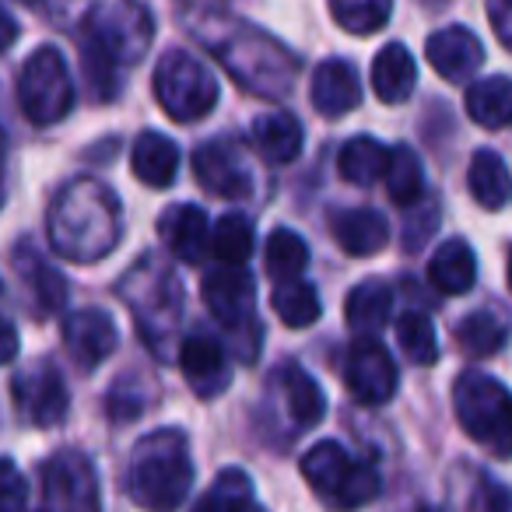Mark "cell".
I'll return each instance as SVG.
<instances>
[{
  "instance_id": "43",
  "label": "cell",
  "mask_w": 512,
  "mask_h": 512,
  "mask_svg": "<svg viewBox=\"0 0 512 512\" xmlns=\"http://www.w3.org/2000/svg\"><path fill=\"white\" fill-rule=\"evenodd\" d=\"M509 288H512V249H509Z\"/></svg>"
},
{
  "instance_id": "27",
  "label": "cell",
  "mask_w": 512,
  "mask_h": 512,
  "mask_svg": "<svg viewBox=\"0 0 512 512\" xmlns=\"http://www.w3.org/2000/svg\"><path fill=\"white\" fill-rule=\"evenodd\" d=\"M390 309H393V295L383 281H362V285L351 288L348 302H344V316H348V327L351 334H379L390 320Z\"/></svg>"
},
{
  "instance_id": "33",
  "label": "cell",
  "mask_w": 512,
  "mask_h": 512,
  "mask_svg": "<svg viewBox=\"0 0 512 512\" xmlns=\"http://www.w3.org/2000/svg\"><path fill=\"white\" fill-rule=\"evenodd\" d=\"M264 260H267V274H271L278 285L281 281H295L309 264V246L292 228H278V232L267 239Z\"/></svg>"
},
{
  "instance_id": "32",
  "label": "cell",
  "mask_w": 512,
  "mask_h": 512,
  "mask_svg": "<svg viewBox=\"0 0 512 512\" xmlns=\"http://www.w3.org/2000/svg\"><path fill=\"white\" fill-rule=\"evenodd\" d=\"M271 309L288 323L292 330H302V327H313L320 320L323 306H320V292L306 281H281L278 292L271 295Z\"/></svg>"
},
{
  "instance_id": "17",
  "label": "cell",
  "mask_w": 512,
  "mask_h": 512,
  "mask_svg": "<svg viewBox=\"0 0 512 512\" xmlns=\"http://www.w3.org/2000/svg\"><path fill=\"white\" fill-rule=\"evenodd\" d=\"M158 235H162L165 249L183 264H200L204 253L211 249V228H207V214L197 204H176L165 207L158 218Z\"/></svg>"
},
{
  "instance_id": "29",
  "label": "cell",
  "mask_w": 512,
  "mask_h": 512,
  "mask_svg": "<svg viewBox=\"0 0 512 512\" xmlns=\"http://www.w3.org/2000/svg\"><path fill=\"white\" fill-rule=\"evenodd\" d=\"M456 341L467 355H477V358H488L509 341V320H505L498 309H474L460 320L456 327Z\"/></svg>"
},
{
  "instance_id": "24",
  "label": "cell",
  "mask_w": 512,
  "mask_h": 512,
  "mask_svg": "<svg viewBox=\"0 0 512 512\" xmlns=\"http://www.w3.org/2000/svg\"><path fill=\"white\" fill-rule=\"evenodd\" d=\"M278 383H281V393H285V404H288V414L299 428H313L323 421V411H327V400H323V390L313 376H309L302 365L295 362H285L278 369Z\"/></svg>"
},
{
  "instance_id": "41",
  "label": "cell",
  "mask_w": 512,
  "mask_h": 512,
  "mask_svg": "<svg viewBox=\"0 0 512 512\" xmlns=\"http://www.w3.org/2000/svg\"><path fill=\"white\" fill-rule=\"evenodd\" d=\"M18 355V330L15 323L0 320V365H8Z\"/></svg>"
},
{
  "instance_id": "30",
  "label": "cell",
  "mask_w": 512,
  "mask_h": 512,
  "mask_svg": "<svg viewBox=\"0 0 512 512\" xmlns=\"http://www.w3.org/2000/svg\"><path fill=\"white\" fill-rule=\"evenodd\" d=\"M15 267H18L22 281L29 285V292L36 295L39 306H43L46 313H53V309L64 306V299H67V281H64V274H60L57 267L46 264V260L36 253V249H29V246L18 249V253H15Z\"/></svg>"
},
{
  "instance_id": "1",
  "label": "cell",
  "mask_w": 512,
  "mask_h": 512,
  "mask_svg": "<svg viewBox=\"0 0 512 512\" xmlns=\"http://www.w3.org/2000/svg\"><path fill=\"white\" fill-rule=\"evenodd\" d=\"M46 225L64 260L92 264L120 242V200L99 179H74L57 193Z\"/></svg>"
},
{
  "instance_id": "38",
  "label": "cell",
  "mask_w": 512,
  "mask_h": 512,
  "mask_svg": "<svg viewBox=\"0 0 512 512\" xmlns=\"http://www.w3.org/2000/svg\"><path fill=\"white\" fill-rule=\"evenodd\" d=\"M29 505V481L15 467V460L0 456V512H25Z\"/></svg>"
},
{
  "instance_id": "10",
  "label": "cell",
  "mask_w": 512,
  "mask_h": 512,
  "mask_svg": "<svg viewBox=\"0 0 512 512\" xmlns=\"http://www.w3.org/2000/svg\"><path fill=\"white\" fill-rule=\"evenodd\" d=\"M11 393H15L18 414L25 421L39 428H50L57 421L67 418V383L60 376V369L46 358L32 362L29 369H22L11 383Z\"/></svg>"
},
{
  "instance_id": "45",
  "label": "cell",
  "mask_w": 512,
  "mask_h": 512,
  "mask_svg": "<svg viewBox=\"0 0 512 512\" xmlns=\"http://www.w3.org/2000/svg\"><path fill=\"white\" fill-rule=\"evenodd\" d=\"M0 295H4V281H0Z\"/></svg>"
},
{
  "instance_id": "6",
  "label": "cell",
  "mask_w": 512,
  "mask_h": 512,
  "mask_svg": "<svg viewBox=\"0 0 512 512\" xmlns=\"http://www.w3.org/2000/svg\"><path fill=\"white\" fill-rule=\"evenodd\" d=\"M155 99L176 123L204 120L218 106V81L193 53L169 50L155 67Z\"/></svg>"
},
{
  "instance_id": "15",
  "label": "cell",
  "mask_w": 512,
  "mask_h": 512,
  "mask_svg": "<svg viewBox=\"0 0 512 512\" xmlns=\"http://www.w3.org/2000/svg\"><path fill=\"white\" fill-rule=\"evenodd\" d=\"M179 369L197 397L214 400L228 390V358L225 348L211 334H190L179 344Z\"/></svg>"
},
{
  "instance_id": "9",
  "label": "cell",
  "mask_w": 512,
  "mask_h": 512,
  "mask_svg": "<svg viewBox=\"0 0 512 512\" xmlns=\"http://www.w3.org/2000/svg\"><path fill=\"white\" fill-rule=\"evenodd\" d=\"M39 512H99V474L78 449L43 463V509Z\"/></svg>"
},
{
  "instance_id": "11",
  "label": "cell",
  "mask_w": 512,
  "mask_h": 512,
  "mask_svg": "<svg viewBox=\"0 0 512 512\" xmlns=\"http://www.w3.org/2000/svg\"><path fill=\"white\" fill-rule=\"evenodd\" d=\"M344 386L365 407H379L397 393V365L379 341H358L344 355Z\"/></svg>"
},
{
  "instance_id": "2",
  "label": "cell",
  "mask_w": 512,
  "mask_h": 512,
  "mask_svg": "<svg viewBox=\"0 0 512 512\" xmlns=\"http://www.w3.org/2000/svg\"><path fill=\"white\" fill-rule=\"evenodd\" d=\"M193 488L190 442L179 428L144 435L130 456V498L148 512H176Z\"/></svg>"
},
{
  "instance_id": "31",
  "label": "cell",
  "mask_w": 512,
  "mask_h": 512,
  "mask_svg": "<svg viewBox=\"0 0 512 512\" xmlns=\"http://www.w3.org/2000/svg\"><path fill=\"white\" fill-rule=\"evenodd\" d=\"M386 193L397 207H414L425 193V169H421L418 155L407 144L390 151V165H386Z\"/></svg>"
},
{
  "instance_id": "12",
  "label": "cell",
  "mask_w": 512,
  "mask_h": 512,
  "mask_svg": "<svg viewBox=\"0 0 512 512\" xmlns=\"http://www.w3.org/2000/svg\"><path fill=\"white\" fill-rule=\"evenodd\" d=\"M204 302L211 309V316L228 327L232 334L246 327H256V285L253 274L242 271V267L221 264L218 271H211L204 278Z\"/></svg>"
},
{
  "instance_id": "42",
  "label": "cell",
  "mask_w": 512,
  "mask_h": 512,
  "mask_svg": "<svg viewBox=\"0 0 512 512\" xmlns=\"http://www.w3.org/2000/svg\"><path fill=\"white\" fill-rule=\"evenodd\" d=\"M18 39V25H15V18L8 15V11L0 8V53L8 50L11 43Z\"/></svg>"
},
{
  "instance_id": "5",
  "label": "cell",
  "mask_w": 512,
  "mask_h": 512,
  "mask_svg": "<svg viewBox=\"0 0 512 512\" xmlns=\"http://www.w3.org/2000/svg\"><path fill=\"white\" fill-rule=\"evenodd\" d=\"M120 295L130 306V313L137 316L141 337L158 355H165L162 344L172 337V330H176V323H179V309H183L179 281L172 278L165 267H158V260H141V264L123 278Z\"/></svg>"
},
{
  "instance_id": "34",
  "label": "cell",
  "mask_w": 512,
  "mask_h": 512,
  "mask_svg": "<svg viewBox=\"0 0 512 512\" xmlns=\"http://www.w3.org/2000/svg\"><path fill=\"white\" fill-rule=\"evenodd\" d=\"M249 509H253V481L242 470H221L193 512H249Z\"/></svg>"
},
{
  "instance_id": "40",
  "label": "cell",
  "mask_w": 512,
  "mask_h": 512,
  "mask_svg": "<svg viewBox=\"0 0 512 512\" xmlns=\"http://www.w3.org/2000/svg\"><path fill=\"white\" fill-rule=\"evenodd\" d=\"M488 22L495 29L498 43L512 53V0H488Z\"/></svg>"
},
{
  "instance_id": "23",
  "label": "cell",
  "mask_w": 512,
  "mask_h": 512,
  "mask_svg": "<svg viewBox=\"0 0 512 512\" xmlns=\"http://www.w3.org/2000/svg\"><path fill=\"white\" fill-rule=\"evenodd\" d=\"M302 123L292 113H264L253 120V144L256 151L274 165H288L302 151Z\"/></svg>"
},
{
  "instance_id": "35",
  "label": "cell",
  "mask_w": 512,
  "mask_h": 512,
  "mask_svg": "<svg viewBox=\"0 0 512 512\" xmlns=\"http://www.w3.org/2000/svg\"><path fill=\"white\" fill-rule=\"evenodd\" d=\"M393 0H330V15L351 36H372L390 22Z\"/></svg>"
},
{
  "instance_id": "25",
  "label": "cell",
  "mask_w": 512,
  "mask_h": 512,
  "mask_svg": "<svg viewBox=\"0 0 512 512\" xmlns=\"http://www.w3.org/2000/svg\"><path fill=\"white\" fill-rule=\"evenodd\" d=\"M467 116L484 130H502L512 123V78L491 74L467 88Z\"/></svg>"
},
{
  "instance_id": "26",
  "label": "cell",
  "mask_w": 512,
  "mask_h": 512,
  "mask_svg": "<svg viewBox=\"0 0 512 512\" xmlns=\"http://www.w3.org/2000/svg\"><path fill=\"white\" fill-rule=\"evenodd\" d=\"M467 186H470V197H474L484 211H502V207L512 200L509 169H505L502 158H498L495 151H488V148H481L474 158H470Z\"/></svg>"
},
{
  "instance_id": "36",
  "label": "cell",
  "mask_w": 512,
  "mask_h": 512,
  "mask_svg": "<svg viewBox=\"0 0 512 512\" xmlns=\"http://www.w3.org/2000/svg\"><path fill=\"white\" fill-rule=\"evenodd\" d=\"M211 253L221 264L242 267L253 253V225L242 214H225L211 232Z\"/></svg>"
},
{
  "instance_id": "44",
  "label": "cell",
  "mask_w": 512,
  "mask_h": 512,
  "mask_svg": "<svg viewBox=\"0 0 512 512\" xmlns=\"http://www.w3.org/2000/svg\"><path fill=\"white\" fill-rule=\"evenodd\" d=\"M25 4H39V0H25Z\"/></svg>"
},
{
  "instance_id": "16",
  "label": "cell",
  "mask_w": 512,
  "mask_h": 512,
  "mask_svg": "<svg viewBox=\"0 0 512 512\" xmlns=\"http://www.w3.org/2000/svg\"><path fill=\"white\" fill-rule=\"evenodd\" d=\"M425 57H428V64L435 67L439 78L467 81V78H474L477 67L484 64V46L470 29L453 25V29H439L428 36Z\"/></svg>"
},
{
  "instance_id": "28",
  "label": "cell",
  "mask_w": 512,
  "mask_h": 512,
  "mask_svg": "<svg viewBox=\"0 0 512 512\" xmlns=\"http://www.w3.org/2000/svg\"><path fill=\"white\" fill-rule=\"evenodd\" d=\"M386 165H390V148L379 144L376 137H351L341 148V155H337L341 176L355 186H369L376 179H383Z\"/></svg>"
},
{
  "instance_id": "37",
  "label": "cell",
  "mask_w": 512,
  "mask_h": 512,
  "mask_svg": "<svg viewBox=\"0 0 512 512\" xmlns=\"http://www.w3.org/2000/svg\"><path fill=\"white\" fill-rule=\"evenodd\" d=\"M397 344L414 365H432L439 358L432 320H428V313H418V309L397 316Z\"/></svg>"
},
{
  "instance_id": "20",
  "label": "cell",
  "mask_w": 512,
  "mask_h": 512,
  "mask_svg": "<svg viewBox=\"0 0 512 512\" xmlns=\"http://www.w3.org/2000/svg\"><path fill=\"white\" fill-rule=\"evenodd\" d=\"M418 85V67H414V57L407 53V46L390 43L376 53L372 60V92L379 95V102L386 106H397Z\"/></svg>"
},
{
  "instance_id": "21",
  "label": "cell",
  "mask_w": 512,
  "mask_h": 512,
  "mask_svg": "<svg viewBox=\"0 0 512 512\" xmlns=\"http://www.w3.org/2000/svg\"><path fill=\"white\" fill-rule=\"evenodd\" d=\"M428 281L439 288L442 295H467L477 281V260L474 249L463 239H446L432 253L428 264Z\"/></svg>"
},
{
  "instance_id": "13",
  "label": "cell",
  "mask_w": 512,
  "mask_h": 512,
  "mask_svg": "<svg viewBox=\"0 0 512 512\" xmlns=\"http://www.w3.org/2000/svg\"><path fill=\"white\" fill-rule=\"evenodd\" d=\"M193 172L207 193L225 200H239L253 193V176L242 162L239 148L228 141H207L193 151Z\"/></svg>"
},
{
  "instance_id": "7",
  "label": "cell",
  "mask_w": 512,
  "mask_h": 512,
  "mask_svg": "<svg viewBox=\"0 0 512 512\" xmlns=\"http://www.w3.org/2000/svg\"><path fill=\"white\" fill-rule=\"evenodd\" d=\"M18 106H22L25 120L36 127H50L71 113L74 85L60 50L43 46L25 60L22 74H18Z\"/></svg>"
},
{
  "instance_id": "4",
  "label": "cell",
  "mask_w": 512,
  "mask_h": 512,
  "mask_svg": "<svg viewBox=\"0 0 512 512\" xmlns=\"http://www.w3.org/2000/svg\"><path fill=\"white\" fill-rule=\"evenodd\" d=\"M302 477L320 495L327 509L351 512L369 505L379 495V470L372 463H358L341 442H316L302 456Z\"/></svg>"
},
{
  "instance_id": "46",
  "label": "cell",
  "mask_w": 512,
  "mask_h": 512,
  "mask_svg": "<svg viewBox=\"0 0 512 512\" xmlns=\"http://www.w3.org/2000/svg\"><path fill=\"white\" fill-rule=\"evenodd\" d=\"M249 512H264V509H249Z\"/></svg>"
},
{
  "instance_id": "47",
  "label": "cell",
  "mask_w": 512,
  "mask_h": 512,
  "mask_svg": "<svg viewBox=\"0 0 512 512\" xmlns=\"http://www.w3.org/2000/svg\"><path fill=\"white\" fill-rule=\"evenodd\" d=\"M421 512H435V509H421Z\"/></svg>"
},
{
  "instance_id": "18",
  "label": "cell",
  "mask_w": 512,
  "mask_h": 512,
  "mask_svg": "<svg viewBox=\"0 0 512 512\" xmlns=\"http://www.w3.org/2000/svg\"><path fill=\"white\" fill-rule=\"evenodd\" d=\"M309 99L320 109L323 116H344L351 109H358L362 102V81H358L355 67L348 60H323L313 71V88H309Z\"/></svg>"
},
{
  "instance_id": "39",
  "label": "cell",
  "mask_w": 512,
  "mask_h": 512,
  "mask_svg": "<svg viewBox=\"0 0 512 512\" xmlns=\"http://www.w3.org/2000/svg\"><path fill=\"white\" fill-rule=\"evenodd\" d=\"M477 512H512V491L498 481H481V491H477Z\"/></svg>"
},
{
  "instance_id": "3",
  "label": "cell",
  "mask_w": 512,
  "mask_h": 512,
  "mask_svg": "<svg viewBox=\"0 0 512 512\" xmlns=\"http://www.w3.org/2000/svg\"><path fill=\"white\" fill-rule=\"evenodd\" d=\"M453 411L460 428L491 456H512V393L484 372H463L453 386Z\"/></svg>"
},
{
  "instance_id": "14",
  "label": "cell",
  "mask_w": 512,
  "mask_h": 512,
  "mask_svg": "<svg viewBox=\"0 0 512 512\" xmlns=\"http://www.w3.org/2000/svg\"><path fill=\"white\" fill-rule=\"evenodd\" d=\"M64 344L78 369H99L116 351L120 334L106 309H81L64 320Z\"/></svg>"
},
{
  "instance_id": "19",
  "label": "cell",
  "mask_w": 512,
  "mask_h": 512,
  "mask_svg": "<svg viewBox=\"0 0 512 512\" xmlns=\"http://www.w3.org/2000/svg\"><path fill=\"white\" fill-rule=\"evenodd\" d=\"M330 228H334L337 246L348 256H376L390 242V225L372 207H351V211L334 214Z\"/></svg>"
},
{
  "instance_id": "22",
  "label": "cell",
  "mask_w": 512,
  "mask_h": 512,
  "mask_svg": "<svg viewBox=\"0 0 512 512\" xmlns=\"http://www.w3.org/2000/svg\"><path fill=\"white\" fill-rule=\"evenodd\" d=\"M130 169H134V176L141 183L162 190L179 172V148L165 134H158V130H144L137 137L134 151H130Z\"/></svg>"
},
{
  "instance_id": "8",
  "label": "cell",
  "mask_w": 512,
  "mask_h": 512,
  "mask_svg": "<svg viewBox=\"0 0 512 512\" xmlns=\"http://www.w3.org/2000/svg\"><path fill=\"white\" fill-rule=\"evenodd\" d=\"M151 43V18L134 0H102L85 18V43L106 53L116 67L134 64Z\"/></svg>"
}]
</instances>
